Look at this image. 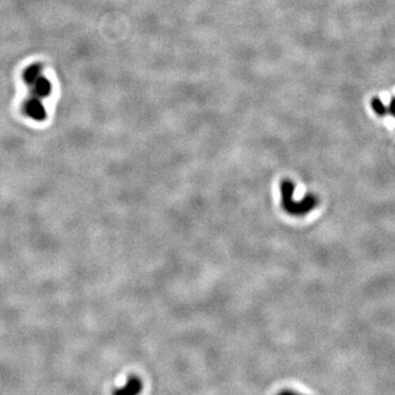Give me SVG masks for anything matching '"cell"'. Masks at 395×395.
<instances>
[{
  "label": "cell",
  "instance_id": "1",
  "mask_svg": "<svg viewBox=\"0 0 395 395\" xmlns=\"http://www.w3.org/2000/svg\"><path fill=\"white\" fill-rule=\"evenodd\" d=\"M282 202L283 207L290 214L293 215H302L308 213L310 210H312L316 205V199L313 196H309L305 198L303 201L300 203L291 201L286 193H282Z\"/></svg>",
  "mask_w": 395,
  "mask_h": 395
},
{
  "label": "cell",
  "instance_id": "2",
  "mask_svg": "<svg viewBox=\"0 0 395 395\" xmlns=\"http://www.w3.org/2000/svg\"><path fill=\"white\" fill-rule=\"evenodd\" d=\"M143 390L142 380L138 377H130L125 385L116 389L113 395H138Z\"/></svg>",
  "mask_w": 395,
  "mask_h": 395
},
{
  "label": "cell",
  "instance_id": "3",
  "mask_svg": "<svg viewBox=\"0 0 395 395\" xmlns=\"http://www.w3.org/2000/svg\"><path fill=\"white\" fill-rule=\"evenodd\" d=\"M25 113L34 120H43L45 118V109L40 102V100L31 97L24 104Z\"/></svg>",
  "mask_w": 395,
  "mask_h": 395
},
{
  "label": "cell",
  "instance_id": "4",
  "mask_svg": "<svg viewBox=\"0 0 395 395\" xmlns=\"http://www.w3.org/2000/svg\"><path fill=\"white\" fill-rule=\"evenodd\" d=\"M372 107H374V109H375V111L376 112L379 114V115H386L387 113H388V111H389V109H390L391 111H392V108H387L385 104L382 103V101L381 100L379 99V98H375L374 100H372Z\"/></svg>",
  "mask_w": 395,
  "mask_h": 395
},
{
  "label": "cell",
  "instance_id": "5",
  "mask_svg": "<svg viewBox=\"0 0 395 395\" xmlns=\"http://www.w3.org/2000/svg\"><path fill=\"white\" fill-rule=\"evenodd\" d=\"M279 395H303V394H300V393L290 391V390H286V391H282L281 393H279Z\"/></svg>",
  "mask_w": 395,
  "mask_h": 395
}]
</instances>
